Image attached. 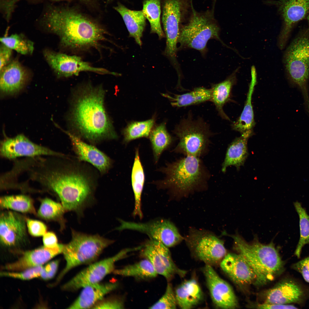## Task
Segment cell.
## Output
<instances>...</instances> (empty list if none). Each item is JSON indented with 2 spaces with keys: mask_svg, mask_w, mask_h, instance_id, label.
Returning <instances> with one entry per match:
<instances>
[{
  "mask_svg": "<svg viewBox=\"0 0 309 309\" xmlns=\"http://www.w3.org/2000/svg\"><path fill=\"white\" fill-rule=\"evenodd\" d=\"M131 183L134 193L135 203L133 212L134 216L142 218L141 197L144 184L145 176L138 148L136 149L135 156L131 175Z\"/></svg>",
  "mask_w": 309,
  "mask_h": 309,
  "instance_id": "cell-32",
  "label": "cell"
},
{
  "mask_svg": "<svg viewBox=\"0 0 309 309\" xmlns=\"http://www.w3.org/2000/svg\"><path fill=\"white\" fill-rule=\"evenodd\" d=\"M163 95L169 100L172 106L181 108L211 101V92L210 88L200 87L182 94H173L172 96L168 94Z\"/></svg>",
  "mask_w": 309,
  "mask_h": 309,
  "instance_id": "cell-31",
  "label": "cell"
},
{
  "mask_svg": "<svg viewBox=\"0 0 309 309\" xmlns=\"http://www.w3.org/2000/svg\"><path fill=\"white\" fill-rule=\"evenodd\" d=\"M43 268L42 266H40L28 268L20 272H2L0 273V275L2 276L28 280L40 277Z\"/></svg>",
  "mask_w": 309,
  "mask_h": 309,
  "instance_id": "cell-42",
  "label": "cell"
},
{
  "mask_svg": "<svg viewBox=\"0 0 309 309\" xmlns=\"http://www.w3.org/2000/svg\"><path fill=\"white\" fill-rule=\"evenodd\" d=\"M251 80L249 84L247 98L240 116L231 125L232 129L242 134L246 131L253 130L255 123L252 104V97L257 83V73L255 67H251Z\"/></svg>",
  "mask_w": 309,
  "mask_h": 309,
  "instance_id": "cell-30",
  "label": "cell"
},
{
  "mask_svg": "<svg viewBox=\"0 0 309 309\" xmlns=\"http://www.w3.org/2000/svg\"><path fill=\"white\" fill-rule=\"evenodd\" d=\"M174 132L179 140L174 151L197 157L206 151L213 134L208 124L201 117L195 118L190 112L181 119Z\"/></svg>",
  "mask_w": 309,
  "mask_h": 309,
  "instance_id": "cell-9",
  "label": "cell"
},
{
  "mask_svg": "<svg viewBox=\"0 0 309 309\" xmlns=\"http://www.w3.org/2000/svg\"><path fill=\"white\" fill-rule=\"evenodd\" d=\"M137 248H128L121 250L111 257L92 263L64 284V290L74 291L87 286L100 282L106 275L114 272L115 264L123 258L130 252L137 250Z\"/></svg>",
  "mask_w": 309,
  "mask_h": 309,
  "instance_id": "cell-12",
  "label": "cell"
},
{
  "mask_svg": "<svg viewBox=\"0 0 309 309\" xmlns=\"http://www.w3.org/2000/svg\"><path fill=\"white\" fill-rule=\"evenodd\" d=\"M59 261L56 260L52 261L43 267L40 277L44 280H48L52 278L56 273Z\"/></svg>",
  "mask_w": 309,
  "mask_h": 309,
  "instance_id": "cell-46",
  "label": "cell"
},
{
  "mask_svg": "<svg viewBox=\"0 0 309 309\" xmlns=\"http://www.w3.org/2000/svg\"><path fill=\"white\" fill-rule=\"evenodd\" d=\"M264 3L275 6L283 20L282 30L278 41L281 49L285 47L291 32L297 23L309 13V0H266Z\"/></svg>",
  "mask_w": 309,
  "mask_h": 309,
  "instance_id": "cell-13",
  "label": "cell"
},
{
  "mask_svg": "<svg viewBox=\"0 0 309 309\" xmlns=\"http://www.w3.org/2000/svg\"><path fill=\"white\" fill-rule=\"evenodd\" d=\"M154 159L157 163L163 151L171 144L172 139L163 122L151 130L149 135Z\"/></svg>",
  "mask_w": 309,
  "mask_h": 309,
  "instance_id": "cell-35",
  "label": "cell"
},
{
  "mask_svg": "<svg viewBox=\"0 0 309 309\" xmlns=\"http://www.w3.org/2000/svg\"><path fill=\"white\" fill-rule=\"evenodd\" d=\"M203 272L212 300L216 306L225 309L237 307L238 302L231 287L219 276L212 266L206 264Z\"/></svg>",
  "mask_w": 309,
  "mask_h": 309,
  "instance_id": "cell-18",
  "label": "cell"
},
{
  "mask_svg": "<svg viewBox=\"0 0 309 309\" xmlns=\"http://www.w3.org/2000/svg\"><path fill=\"white\" fill-rule=\"evenodd\" d=\"M71 232V240L64 245L62 252L66 265L58 276L57 282L72 269L93 263L104 249L114 242L98 235L87 234L73 229Z\"/></svg>",
  "mask_w": 309,
  "mask_h": 309,
  "instance_id": "cell-7",
  "label": "cell"
},
{
  "mask_svg": "<svg viewBox=\"0 0 309 309\" xmlns=\"http://www.w3.org/2000/svg\"><path fill=\"white\" fill-rule=\"evenodd\" d=\"M177 305L175 292L172 285L167 284L165 293L150 309H175Z\"/></svg>",
  "mask_w": 309,
  "mask_h": 309,
  "instance_id": "cell-41",
  "label": "cell"
},
{
  "mask_svg": "<svg viewBox=\"0 0 309 309\" xmlns=\"http://www.w3.org/2000/svg\"><path fill=\"white\" fill-rule=\"evenodd\" d=\"M0 154L2 157L10 160L21 157L65 156L64 154L35 143L21 134L13 138H6L3 140L1 142Z\"/></svg>",
  "mask_w": 309,
  "mask_h": 309,
  "instance_id": "cell-17",
  "label": "cell"
},
{
  "mask_svg": "<svg viewBox=\"0 0 309 309\" xmlns=\"http://www.w3.org/2000/svg\"><path fill=\"white\" fill-rule=\"evenodd\" d=\"M253 134V130L246 131L229 144L222 164L223 172H225L229 166H235L238 169L243 165L248 155L247 141Z\"/></svg>",
  "mask_w": 309,
  "mask_h": 309,
  "instance_id": "cell-26",
  "label": "cell"
},
{
  "mask_svg": "<svg viewBox=\"0 0 309 309\" xmlns=\"http://www.w3.org/2000/svg\"><path fill=\"white\" fill-rule=\"evenodd\" d=\"M233 239L235 249L251 266L256 276L254 284H265L272 281L284 269V262L272 241L260 243L254 235L251 243L247 242L237 233L229 235Z\"/></svg>",
  "mask_w": 309,
  "mask_h": 309,
  "instance_id": "cell-4",
  "label": "cell"
},
{
  "mask_svg": "<svg viewBox=\"0 0 309 309\" xmlns=\"http://www.w3.org/2000/svg\"><path fill=\"white\" fill-rule=\"evenodd\" d=\"M222 270L234 282L240 285L255 283L256 276L253 270L239 254H227L220 263Z\"/></svg>",
  "mask_w": 309,
  "mask_h": 309,
  "instance_id": "cell-22",
  "label": "cell"
},
{
  "mask_svg": "<svg viewBox=\"0 0 309 309\" xmlns=\"http://www.w3.org/2000/svg\"><path fill=\"white\" fill-rule=\"evenodd\" d=\"M294 205L299 218L300 237L294 254L298 258L300 257L302 249L306 244H309V215L301 203L298 201Z\"/></svg>",
  "mask_w": 309,
  "mask_h": 309,
  "instance_id": "cell-38",
  "label": "cell"
},
{
  "mask_svg": "<svg viewBox=\"0 0 309 309\" xmlns=\"http://www.w3.org/2000/svg\"><path fill=\"white\" fill-rule=\"evenodd\" d=\"M118 286L117 282H99L85 286L82 288L78 297L68 308H92L106 295L116 289Z\"/></svg>",
  "mask_w": 309,
  "mask_h": 309,
  "instance_id": "cell-24",
  "label": "cell"
},
{
  "mask_svg": "<svg viewBox=\"0 0 309 309\" xmlns=\"http://www.w3.org/2000/svg\"><path fill=\"white\" fill-rule=\"evenodd\" d=\"M0 40L2 44L22 54H31L33 52V43L22 35L13 34L1 37Z\"/></svg>",
  "mask_w": 309,
  "mask_h": 309,
  "instance_id": "cell-40",
  "label": "cell"
},
{
  "mask_svg": "<svg viewBox=\"0 0 309 309\" xmlns=\"http://www.w3.org/2000/svg\"><path fill=\"white\" fill-rule=\"evenodd\" d=\"M120 225L116 229H130L146 234L150 239L171 247L180 243L183 238L175 225L165 219L157 220L145 223H136L120 220Z\"/></svg>",
  "mask_w": 309,
  "mask_h": 309,
  "instance_id": "cell-14",
  "label": "cell"
},
{
  "mask_svg": "<svg viewBox=\"0 0 309 309\" xmlns=\"http://www.w3.org/2000/svg\"><path fill=\"white\" fill-rule=\"evenodd\" d=\"M0 71V87L2 93L11 95L18 92L22 88L27 74L18 61H11Z\"/></svg>",
  "mask_w": 309,
  "mask_h": 309,
  "instance_id": "cell-25",
  "label": "cell"
},
{
  "mask_svg": "<svg viewBox=\"0 0 309 309\" xmlns=\"http://www.w3.org/2000/svg\"><path fill=\"white\" fill-rule=\"evenodd\" d=\"M220 30L213 11L199 12L193 9L188 22L181 27L179 49H194L204 55L207 51V43L212 39L228 47L220 38Z\"/></svg>",
  "mask_w": 309,
  "mask_h": 309,
  "instance_id": "cell-8",
  "label": "cell"
},
{
  "mask_svg": "<svg viewBox=\"0 0 309 309\" xmlns=\"http://www.w3.org/2000/svg\"><path fill=\"white\" fill-rule=\"evenodd\" d=\"M186 156L161 169L165 177L156 183L159 187L183 193L193 190L204 183L206 173L199 157Z\"/></svg>",
  "mask_w": 309,
  "mask_h": 309,
  "instance_id": "cell-5",
  "label": "cell"
},
{
  "mask_svg": "<svg viewBox=\"0 0 309 309\" xmlns=\"http://www.w3.org/2000/svg\"><path fill=\"white\" fill-rule=\"evenodd\" d=\"M66 157H35L26 173L29 180L55 194L65 211L81 213L92 197V181L85 173L66 163Z\"/></svg>",
  "mask_w": 309,
  "mask_h": 309,
  "instance_id": "cell-1",
  "label": "cell"
},
{
  "mask_svg": "<svg viewBox=\"0 0 309 309\" xmlns=\"http://www.w3.org/2000/svg\"><path fill=\"white\" fill-rule=\"evenodd\" d=\"M256 308L264 309H297L296 306L291 304H271L264 303L258 304L255 306Z\"/></svg>",
  "mask_w": 309,
  "mask_h": 309,
  "instance_id": "cell-49",
  "label": "cell"
},
{
  "mask_svg": "<svg viewBox=\"0 0 309 309\" xmlns=\"http://www.w3.org/2000/svg\"><path fill=\"white\" fill-rule=\"evenodd\" d=\"M189 0H162V21L166 37L165 55L173 65L178 63L177 44L182 23L190 6Z\"/></svg>",
  "mask_w": 309,
  "mask_h": 309,
  "instance_id": "cell-10",
  "label": "cell"
},
{
  "mask_svg": "<svg viewBox=\"0 0 309 309\" xmlns=\"http://www.w3.org/2000/svg\"><path fill=\"white\" fill-rule=\"evenodd\" d=\"M286 71L290 84L302 94L305 108L309 111L308 82L309 78V31L296 37L286 49L283 57Z\"/></svg>",
  "mask_w": 309,
  "mask_h": 309,
  "instance_id": "cell-6",
  "label": "cell"
},
{
  "mask_svg": "<svg viewBox=\"0 0 309 309\" xmlns=\"http://www.w3.org/2000/svg\"><path fill=\"white\" fill-rule=\"evenodd\" d=\"M154 122L152 118L142 121L134 122L129 124L123 131L124 142L127 143L132 140L149 135Z\"/></svg>",
  "mask_w": 309,
  "mask_h": 309,
  "instance_id": "cell-39",
  "label": "cell"
},
{
  "mask_svg": "<svg viewBox=\"0 0 309 309\" xmlns=\"http://www.w3.org/2000/svg\"><path fill=\"white\" fill-rule=\"evenodd\" d=\"M123 302L120 299L111 298H104L92 308L94 309H122L124 308Z\"/></svg>",
  "mask_w": 309,
  "mask_h": 309,
  "instance_id": "cell-44",
  "label": "cell"
},
{
  "mask_svg": "<svg viewBox=\"0 0 309 309\" xmlns=\"http://www.w3.org/2000/svg\"><path fill=\"white\" fill-rule=\"evenodd\" d=\"M177 305L181 308H192L198 305L203 298V294L197 280L192 278L185 281L175 291Z\"/></svg>",
  "mask_w": 309,
  "mask_h": 309,
  "instance_id": "cell-27",
  "label": "cell"
},
{
  "mask_svg": "<svg viewBox=\"0 0 309 309\" xmlns=\"http://www.w3.org/2000/svg\"><path fill=\"white\" fill-rule=\"evenodd\" d=\"M26 224L28 232L32 236L39 237L43 236L46 233V225L39 221L26 219Z\"/></svg>",
  "mask_w": 309,
  "mask_h": 309,
  "instance_id": "cell-43",
  "label": "cell"
},
{
  "mask_svg": "<svg viewBox=\"0 0 309 309\" xmlns=\"http://www.w3.org/2000/svg\"><path fill=\"white\" fill-rule=\"evenodd\" d=\"M63 130L69 137L74 151L80 160L90 163L102 174L108 171L112 164L109 157L96 147L83 141L74 134Z\"/></svg>",
  "mask_w": 309,
  "mask_h": 309,
  "instance_id": "cell-21",
  "label": "cell"
},
{
  "mask_svg": "<svg viewBox=\"0 0 309 309\" xmlns=\"http://www.w3.org/2000/svg\"><path fill=\"white\" fill-rule=\"evenodd\" d=\"M186 241L193 255L206 264H217L227 254L224 241L207 231L192 229Z\"/></svg>",
  "mask_w": 309,
  "mask_h": 309,
  "instance_id": "cell-11",
  "label": "cell"
},
{
  "mask_svg": "<svg viewBox=\"0 0 309 309\" xmlns=\"http://www.w3.org/2000/svg\"><path fill=\"white\" fill-rule=\"evenodd\" d=\"M114 9L122 16L129 36L133 37L137 43L141 46L146 19L142 10H131L120 3L114 7Z\"/></svg>",
  "mask_w": 309,
  "mask_h": 309,
  "instance_id": "cell-29",
  "label": "cell"
},
{
  "mask_svg": "<svg viewBox=\"0 0 309 309\" xmlns=\"http://www.w3.org/2000/svg\"><path fill=\"white\" fill-rule=\"evenodd\" d=\"M113 272L116 275L141 280L153 278L157 274L150 262L146 258L121 268L115 270Z\"/></svg>",
  "mask_w": 309,
  "mask_h": 309,
  "instance_id": "cell-33",
  "label": "cell"
},
{
  "mask_svg": "<svg viewBox=\"0 0 309 309\" xmlns=\"http://www.w3.org/2000/svg\"><path fill=\"white\" fill-rule=\"evenodd\" d=\"M12 50L2 44L0 48V71L8 65L11 61Z\"/></svg>",
  "mask_w": 309,
  "mask_h": 309,
  "instance_id": "cell-47",
  "label": "cell"
},
{
  "mask_svg": "<svg viewBox=\"0 0 309 309\" xmlns=\"http://www.w3.org/2000/svg\"><path fill=\"white\" fill-rule=\"evenodd\" d=\"M26 219L19 214L9 211L1 213V243L11 247L23 243L26 238Z\"/></svg>",
  "mask_w": 309,
  "mask_h": 309,
  "instance_id": "cell-19",
  "label": "cell"
},
{
  "mask_svg": "<svg viewBox=\"0 0 309 309\" xmlns=\"http://www.w3.org/2000/svg\"><path fill=\"white\" fill-rule=\"evenodd\" d=\"M64 245L59 243L53 247L44 246L24 252L17 260L7 264L4 267L12 271H21L42 265L58 255L62 253Z\"/></svg>",
  "mask_w": 309,
  "mask_h": 309,
  "instance_id": "cell-23",
  "label": "cell"
},
{
  "mask_svg": "<svg viewBox=\"0 0 309 309\" xmlns=\"http://www.w3.org/2000/svg\"><path fill=\"white\" fill-rule=\"evenodd\" d=\"M65 211L61 203L45 198L41 201L37 215L45 220L58 221L63 226L64 225L63 215Z\"/></svg>",
  "mask_w": 309,
  "mask_h": 309,
  "instance_id": "cell-37",
  "label": "cell"
},
{
  "mask_svg": "<svg viewBox=\"0 0 309 309\" xmlns=\"http://www.w3.org/2000/svg\"><path fill=\"white\" fill-rule=\"evenodd\" d=\"M292 268L300 273L304 280L309 283V256L293 264Z\"/></svg>",
  "mask_w": 309,
  "mask_h": 309,
  "instance_id": "cell-45",
  "label": "cell"
},
{
  "mask_svg": "<svg viewBox=\"0 0 309 309\" xmlns=\"http://www.w3.org/2000/svg\"><path fill=\"white\" fill-rule=\"evenodd\" d=\"M43 241L44 246L48 247H54L59 244L56 235L52 232H46L43 235Z\"/></svg>",
  "mask_w": 309,
  "mask_h": 309,
  "instance_id": "cell-48",
  "label": "cell"
},
{
  "mask_svg": "<svg viewBox=\"0 0 309 309\" xmlns=\"http://www.w3.org/2000/svg\"><path fill=\"white\" fill-rule=\"evenodd\" d=\"M0 207L23 213H36L32 199L23 195L5 196L1 197Z\"/></svg>",
  "mask_w": 309,
  "mask_h": 309,
  "instance_id": "cell-36",
  "label": "cell"
},
{
  "mask_svg": "<svg viewBox=\"0 0 309 309\" xmlns=\"http://www.w3.org/2000/svg\"><path fill=\"white\" fill-rule=\"evenodd\" d=\"M142 10L150 23L151 33L157 34L160 39L166 37L161 23V0H144Z\"/></svg>",
  "mask_w": 309,
  "mask_h": 309,
  "instance_id": "cell-34",
  "label": "cell"
},
{
  "mask_svg": "<svg viewBox=\"0 0 309 309\" xmlns=\"http://www.w3.org/2000/svg\"><path fill=\"white\" fill-rule=\"evenodd\" d=\"M304 289L291 279L283 280L267 292L265 303L271 304H300L306 298Z\"/></svg>",
  "mask_w": 309,
  "mask_h": 309,
  "instance_id": "cell-20",
  "label": "cell"
},
{
  "mask_svg": "<svg viewBox=\"0 0 309 309\" xmlns=\"http://www.w3.org/2000/svg\"><path fill=\"white\" fill-rule=\"evenodd\" d=\"M43 55L48 64L58 76L68 77L77 76L82 72L117 76L118 74L103 68L95 67L76 56H70L45 50Z\"/></svg>",
  "mask_w": 309,
  "mask_h": 309,
  "instance_id": "cell-15",
  "label": "cell"
},
{
  "mask_svg": "<svg viewBox=\"0 0 309 309\" xmlns=\"http://www.w3.org/2000/svg\"><path fill=\"white\" fill-rule=\"evenodd\" d=\"M307 18L308 22V30L309 31V13L307 16Z\"/></svg>",
  "mask_w": 309,
  "mask_h": 309,
  "instance_id": "cell-50",
  "label": "cell"
},
{
  "mask_svg": "<svg viewBox=\"0 0 309 309\" xmlns=\"http://www.w3.org/2000/svg\"><path fill=\"white\" fill-rule=\"evenodd\" d=\"M239 68L235 70L224 81L213 84L210 88L211 92V101L214 105L218 114L223 119L230 120L225 113L223 108L230 99L231 90L237 82V73Z\"/></svg>",
  "mask_w": 309,
  "mask_h": 309,
  "instance_id": "cell-28",
  "label": "cell"
},
{
  "mask_svg": "<svg viewBox=\"0 0 309 309\" xmlns=\"http://www.w3.org/2000/svg\"><path fill=\"white\" fill-rule=\"evenodd\" d=\"M140 249L141 256L150 262L157 274L167 280L175 275L182 277L186 275V271L179 268L174 263L168 247L160 242L150 239Z\"/></svg>",
  "mask_w": 309,
  "mask_h": 309,
  "instance_id": "cell-16",
  "label": "cell"
},
{
  "mask_svg": "<svg viewBox=\"0 0 309 309\" xmlns=\"http://www.w3.org/2000/svg\"><path fill=\"white\" fill-rule=\"evenodd\" d=\"M44 25L60 37L64 47L83 49L99 46L107 40V32L74 10L50 7L42 18Z\"/></svg>",
  "mask_w": 309,
  "mask_h": 309,
  "instance_id": "cell-3",
  "label": "cell"
},
{
  "mask_svg": "<svg viewBox=\"0 0 309 309\" xmlns=\"http://www.w3.org/2000/svg\"><path fill=\"white\" fill-rule=\"evenodd\" d=\"M105 92L101 86L88 83L78 88L72 99L68 116L70 125L92 143L117 138L105 108Z\"/></svg>",
  "mask_w": 309,
  "mask_h": 309,
  "instance_id": "cell-2",
  "label": "cell"
}]
</instances>
